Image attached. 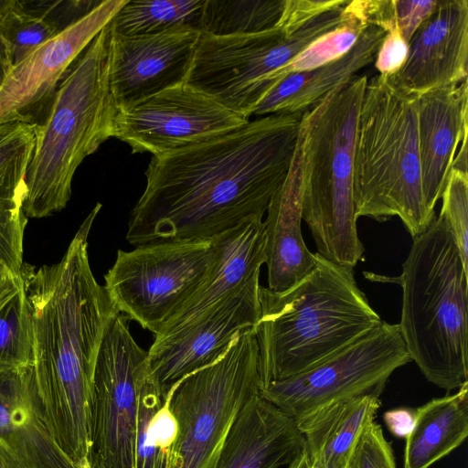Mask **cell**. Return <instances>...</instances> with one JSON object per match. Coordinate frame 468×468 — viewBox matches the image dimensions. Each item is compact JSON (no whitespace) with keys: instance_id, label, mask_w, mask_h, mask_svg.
<instances>
[{"instance_id":"obj_1","label":"cell","mask_w":468,"mask_h":468,"mask_svg":"<svg viewBox=\"0 0 468 468\" xmlns=\"http://www.w3.org/2000/svg\"><path fill=\"white\" fill-rule=\"evenodd\" d=\"M303 112L271 113L226 134L153 156L125 238L209 240L246 220L263 218L286 179Z\"/></svg>"},{"instance_id":"obj_2","label":"cell","mask_w":468,"mask_h":468,"mask_svg":"<svg viewBox=\"0 0 468 468\" xmlns=\"http://www.w3.org/2000/svg\"><path fill=\"white\" fill-rule=\"evenodd\" d=\"M101 208L97 203L58 262L23 263L19 273L40 410L53 439L79 468L93 467V373L105 329L119 313L89 261L88 237Z\"/></svg>"},{"instance_id":"obj_3","label":"cell","mask_w":468,"mask_h":468,"mask_svg":"<svg viewBox=\"0 0 468 468\" xmlns=\"http://www.w3.org/2000/svg\"><path fill=\"white\" fill-rule=\"evenodd\" d=\"M260 303L254 331L261 387L317 366L382 322L354 268L318 253L314 267L288 289L261 285Z\"/></svg>"},{"instance_id":"obj_4","label":"cell","mask_w":468,"mask_h":468,"mask_svg":"<svg viewBox=\"0 0 468 468\" xmlns=\"http://www.w3.org/2000/svg\"><path fill=\"white\" fill-rule=\"evenodd\" d=\"M468 269L445 218L439 217L412 239L399 276L402 290L398 324L406 349L426 379L448 391L468 382Z\"/></svg>"},{"instance_id":"obj_5","label":"cell","mask_w":468,"mask_h":468,"mask_svg":"<svg viewBox=\"0 0 468 468\" xmlns=\"http://www.w3.org/2000/svg\"><path fill=\"white\" fill-rule=\"evenodd\" d=\"M110 23L66 71L48 116L35 127V146L26 176L27 218L62 210L82 161L113 137L118 108L109 81Z\"/></svg>"},{"instance_id":"obj_6","label":"cell","mask_w":468,"mask_h":468,"mask_svg":"<svg viewBox=\"0 0 468 468\" xmlns=\"http://www.w3.org/2000/svg\"><path fill=\"white\" fill-rule=\"evenodd\" d=\"M367 75L356 74L304 112L297 148L302 218L319 255L354 268L365 246L357 233L353 169L357 119Z\"/></svg>"},{"instance_id":"obj_7","label":"cell","mask_w":468,"mask_h":468,"mask_svg":"<svg viewBox=\"0 0 468 468\" xmlns=\"http://www.w3.org/2000/svg\"><path fill=\"white\" fill-rule=\"evenodd\" d=\"M353 197L356 218L398 217L412 239L436 218L423 197L416 98L380 74L367 80L359 109Z\"/></svg>"},{"instance_id":"obj_8","label":"cell","mask_w":468,"mask_h":468,"mask_svg":"<svg viewBox=\"0 0 468 468\" xmlns=\"http://www.w3.org/2000/svg\"><path fill=\"white\" fill-rule=\"evenodd\" d=\"M261 388L254 328L239 334L216 362L178 380L165 395L176 422L174 468H215L232 424Z\"/></svg>"},{"instance_id":"obj_9","label":"cell","mask_w":468,"mask_h":468,"mask_svg":"<svg viewBox=\"0 0 468 468\" xmlns=\"http://www.w3.org/2000/svg\"><path fill=\"white\" fill-rule=\"evenodd\" d=\"M328 31L317 16L290 32L277 26L248 35L200 33L186 83L249 120L270 77Z\"/></svg>"},{"instance_id":"obj_10","label":"cell","mask_w":468,"mask_h":468,"mask_svg":"<svg viewBox=\"0 0 468 468\" xmlns=\"http://www.w3.org/2000/svg\"><path fill=\"white\" fill-rule=\"evenodd\" d=\"M218 253L216 238L119 250L104 287L120 313L154 335L204 281Z\"/></svg>"},{"instance_id":"obj_11","label":"cell","mask_w":468,"mask_h":468,"mask_svg":"<svg viewBox=\"0 0 468 468\" xmlns=\"http://www.w3.org/2000/svg\"><path fill=\"white\" fill-rule=\"evenodd\" d=\"M410 361L398 324L382 321L317 366L267 383L260 394L298 420L338 401L380 398L390 376Z\"/></svg>"},{"instance_id":"obj_12","label":"cell","mask_w":468,"mask_h":468,"mask_svg":"<svg viewBox=\"0 0 468 468\" xmlns=\"http://www.w3.org/2000/svg\"><path fill=\"white\" fill-rule=\"evenodd\" d=\"M129 318L114 314L105 329L92 379L93 468H134L138 400L149 378L148 352Z\"/></svg>"},{"instance_id":"obj_13","label":"cell","mask_w":468,"mask_h":468,"mask_svg":"<svg viewBox=\"0 0 468 468\" xmlns=\"http://www.w3.org/2000/svg\"><path fill=\"white\" fill-rule=\"evenodd\" d=\"M250 120L186 82L118 110L113 137L133 154H169L232 132Z\"/></svg>"},{"instance_id":"obj_14","label":"cell","mask_w":468,"mask_h":468,"mask_svg":"<svg viewBox=\"0 0 468 468\" xmlns=\"http://www.w3.org/2000/svg\"><path fill=\"white\" fill-rule=\"evenodd\" d=\"M126 0H103L16 64L0 89V123L41 125L66 71Z\"/></svg>"},{"instance_id":"obj_15","label":"cell","mask_w":468,"mask_h":468,"mask_svg":"<svg viewBox=\"0 0 468 468\" xmlns=\"http://www.w3.org/2000/svg\"><path fill=\"white\" fill-rule=\"evenodd\" d=\"M260 287L257 277L190 324L154 339L147 351L149 376L163 396L185 376L219 359L239 334L254 328Z\"/></svg>"},{"instance_id":"obj_16","label":"cell","mask_w":468,"mask_h":468,"mask_svg":"<svg viewBox=\"0 0 468 468\" xmlns=\"http://www.w3.org/2000/svg\"><path fill=\"white\" fill-rule=\"evenodd\" d=\"M199 37L189 27L137 37L110 28L109 81L118 110L186 82Z\"/></svg>"},{"instance_id":"obj_17","label":"cell","mask_w":468,"mask_h":468,"mask_svg":"<svg viewBox=\"0 0 468 468\" xmlns=\"http://www.w3.org/2000/svg\"><path fill=\"white\" fill-rule=\"evenodd\" d=\"M468 1L438 0L409 41L405 64L388 81L418 98L432 90L467 80Z\"/></svg>"},{"instance_id":"obj_18","label":"cell","mask_w":468,"mask_h":468,"mask_svg":"<svg viewBox=\"0 0 468 468\" xmlns=\"http://www.w3.org/2000/svg\"><path fill=\"white\" fill-rule=\"evenodd\" d=\"M218 246L217 260L197 289L154 335H171L190 324L260 277L265 264L263 220L254 218L215 237Z\"/></svg>"},{"instance_id":"obj_19","label":"cell","mask_w":468,"mask_h":468,"mask_svg":"<svg viewBox=\"0 0 468 468\" xmlns=\"http://www.w3.org/2000/svg\"><path fill=\"white\" fill-rule=\"evenodd\" d=\"M423 197L429 211L441 198L456 150L467 136V80L416 98Z\"/></svg>"},{"instance_id":"obj_20","label":"cell","mask_w":468,"mask_h":468,"mask_svg":"<svg viewBox=\"0 0 468 468\" xmlns=\"http://www.w3.org/2000/svg\"><path fill=\"white\" fill-rule=\"evenodd\" d=\"M304 451L295 420L259 393L239 413L215 468H281Z\"/></svg>"},{"instance_id":"obj_21","label":"cell","mask_w":468,"mask_h":468,"mask_svg":"<svg viewBox=\"0 0 468 468\" xmlns=\"http://www.w3.org/2000/svg\"><path fill=\"white\" fill-rule=\"evenodd\" d=\"M298 142V141H297ZM263 220L268 288L281 292L302 279L314 265L302 234V178L298 148L286 179L272 196Z\"/></svg>"},{"instance_id":"obj_22","label":"cell","mask_w":468,"mask_h":468,"mask_svg":"<svg viewBox=\"0 0 468 468\" xmlns=\"http://www.w3.org/2000/svg\"><path fill=\"white\" fill-rule=\"evenodd\" d=\"M386 31L367 26L354 47L340 58L322 67L282 77L255 106L252 115L304 112L332 90L375 59Z\"/></svg>"},{"instance_id":"obj_23","label":"cell","mask_w":468,"mask_h":468,"mask_svg":"<svg viewBox=\"0 0 468 468\" xmlns=\"http://www.w3.org/2000/svg\"><path fill=\"white\" fill-rule=\"evenodd\" d=\"M35 140L31 124L0 123V262L17 277L24 263L26 176Z\"/></svg>"},{"instance_id":"obj_24","label":"cell","mask_w":468,"mask_h":468,"mask_svg":"<svg viewBox=\"0 0 468 468\" xmlns=\"http://www.w3.org/2000/svg\"><path fill=\"white\" fill-rule=\"evenodd\" d=\"M380 405V398L375 396L349 399L295 420L305 441L309 463L347 468L361 434Z\"/></svg>"},{"instance_id":"obj_25","label":"cell","mask_w":468,"mask_h":468,"mask_svg":"<svg viewBox=\"0 0 468 468\" xmlns=\"http://www.w3.org/2000/svg\"><path fill=\"white\" fill-rule=\"evenodd\" d=\"M468 435V382L454 394L435 398L413 411L405 437L404 468H430Z\"/></svg>"},{"instance_id":"obj_26","label":"cell","mask_w":468,"mask_h":468,"mask_svg":"<svg viewBox=\"0 0 468 468\" xmlns=\"http://www.w3.org/2000/svg\"><path fill=\"white\" fill-rule=\"evenodd\" d=\"M101 1L0 0V32L14 66L90 13Z\"/></svg>"},{"instance_id":"obj_27","label":"cell","mask_w":468,"mask_h":468,"mask_svg":"<svg viewBox=\"0 0 468 468\" xmlns=\"http://www.w3.org/2000/svg\"><path fill=\"white\" fill-rule=\"evenodd\" d=\"M176 422L150 376L138 400L134 468H174Z\"/></svg>"},{"instance_id":"obj_28","label":"cell","mask_w":468,"mask_h":468,"mask_svg":"<svg viewBox=\"0 0 468 468\" xmlns=\"http://www.w3.org/2000/svg\"><path fill=\"white\" fill-rule=\"evenodd\" d=\"M205 0H126L110 22L124 37L150 36L189 27L200 31Z\"/></svg>"},{"instance_id":"obj_29","label":"cell","mask_w":468,"mask_h":468,"mask_svg":"<svg viewBox=\"0 0 468 468\" xmlns=\"http://www.w3.org/2000/svg\"><path fill=\"white\" fill-rule=\"evenodd\" d=\"M284 5L285 0H205L200 33L227 37L272 29Z\"/></svg>"},{"instance_id":"obj_30","label":"cell","mask_w":468,"mask_h":468,"mask_svg":"<svg viewBox=\"0 0 468 468\" xmlns=\"http://www.w3.org/2000/svg\"><path fill=\"white\" fill-rule=\"evenodd\" d=\"M343 14L344 21L338 27L312 42L286 66L270 77L269 90L282 77L326 65L340 58L354 47L367 26L348 12L346 6Z\"/></svg>"},{"instance_id":"obj_31","label":"cell","mask_w":468,"mask_h":468,"mask_svg":"<svg viewBox=\"0 0 468 468\" xmlns=\"http://www.w3.org/2000/svg\"><path fill=\"white\" fill-rule=\"evenodd\" d=\"M0 366H33L31 322L22 286L0 306Z\"/></svg>"},{"instance_id":"obj_32","label":"cell","mask_w":468,"mask_h":468,"mask_svg":"<svg viewBox=\"0 0 468 468\" xmlns=\"http://www.w3.org/2000/svg\"><path fill=\"white\" fill-rule=\"evenodd\" d=\"M441 198L440 214L448 223L468 269V173L452 167Z\"/></svg>"},{"instance_id":"obj_33","label":"cell","mask_w":468,"mask_h":468,"mask_svg":"<svg viewBox=\"0 0 468 468\" xmlns=\"http://www.w3.org/2000/svg\"><path fill=\"white\" fill-rule=\"evenodd\" d=\"M33 378V366H0V438L15 429V416Z\"/></svg>"},{"instance_id":"obj_34","label":"cell","mask_w":468,"mask_h":468,"mask_svg":"<svg viewBox=\"0 0 468 468\" xmlns=\"http://www.w3.org/2000/svg\"><path fill=\"white\" fill-rule=\"evenodd\" d=\"M347 468H397L390 443L374 420L361 434Z\"/></svg>"},{"instance_id":"obj_35","label":"cell","mask_w":468,"mask_h":468,"mask_svg":"<svg viewBox=\"0 0 468 468\" xmlns=\"http://www.w3.org/2000/svg\"><path fill=\"white\" fill-rule=\"evenodd\" d=\"M348 0H285L278 27L292 31L326 12L344 7Z\"/></svg>"},{"instance_id":"obj_36","label":"cell","mask_w":468,"mask_h":468,"mask_svg":"<svg viewBox=\"0 0 468 468\" xmlns=\"http://www.w3.org/2000/svg\"><path fill=\"white\" fill-rule=\"evenodd\" d=\"M408 50L409 43L399 31L386 33L374 59L378 74L389 78L399 72L407 60Z\"/></svg>"},{"instance_id":"obj_37","label":"cell","mask_w":468,"mask_h":468,"mask_svg":"<svg viewBox=\"0 0 468 468\" xmlns=\"http://www.w3.org/2000/svg\"><path fill=\"white\" fill-rule=\"evenodd\" d=\"M438 0H394V16L398 30L409 43L413 34L434 10Z\"/></svg>"},{"instance_id":"obj_38","label":"cell","mask_w":468,"mask_h":468,"mask_svg":"<svg viewBox=\"0 0 468 468\" xmlns=\"http://www.w3.org/2000/svg\"><path fill=\"white\" fill-rule=\"evenodd\" d=\"M0 468H35L27 455L6 438H0Z\"/></svg>"},{"instance_id":"obj_39","label":"cell","mask_w":468,"mask_h":468,"mask_svg":"<svg viewBox=\"0 0 468 468\" xmlns=\"http://www.w3.org/2000/svg\"><path fill=\"white\" fill-rule=\"evenodd\" d=\"M384 420L392 433L406 437L413 423V411L409 409H398L387 411Z\"/></svg>"},{"instance_id":"obj_40","label":"cell","mask_w":468,"mask_h":468,"mask_svg":"<svg viewBox=\"0 0 468 468\" xmlns=\"http://www.w3.org/2000/svg\"><path fill=\"white\" fill-rule=\"evenodd\" d=\"M21 287L19 277L0 262V306Z\"/></svg>"},{"instance_id":"obj_41","label":"cell","mask_w":468,"mask_h":468,"mask_svg":"<svg viewBox=\"0 0 468 468\" xmlns=\"http://www.w3.org/2000/svg\"><path fill=\"white\" fill-rule=\"evenodd\" d=\"M13 67L9 46L0 32V89Z\"/></svg>"},{"instance_id":"obj_42","label":"cell","mask_w":468,"mask_h":468,"mask_svg":"<svg viewBox=\"0 0 468 468\" xmlns=\"http://www.w3.org/2000/svg\"><path fill=\"white\" fill-rule=\"evenodd\" d=\"M286 468H309V458L306 451L298 455Z\"/></svg>"},{"instance_id":"obj_43","label":"cell","mask_w":468,"mask_h":468,"mask_svg":"<svg viewBox=\"0 0 468 468\" xmlns=\"http://www.w3.org/2000/svg\"><path fill=\"white\" fill-rule=\"evenodd\" d=\"M309 468H323L317 464L309 463Z\"/></svg>"}]
</instances>
